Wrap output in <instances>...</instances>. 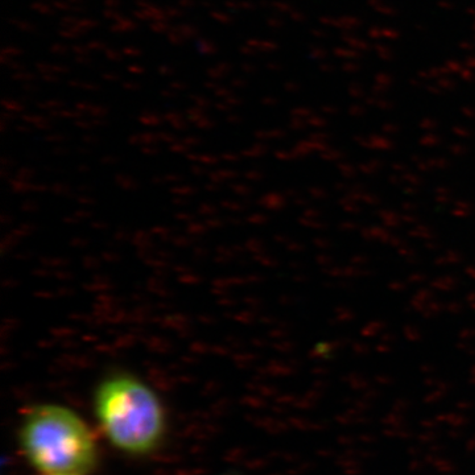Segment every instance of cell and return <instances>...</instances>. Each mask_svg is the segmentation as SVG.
<instances>
[{"label": "cell", "mask_w": 475, "mask_h": 475, "mask_svg": "<svg viewBox=\"0 0 475 475\" xmlns=\"http://www.w3.org/2000/svg\"><path fill=\"white\" fill-rule=\"evenodd\" d=\"M58 33H59V36L63 37V38H66V40H75V38L83 36V34H86L87 32H86L85 29H82L81 26L75 25V26H67V28H62V29H59Z\"/></svg>", "instance_id": "8"}, {"label": "cell", "mask_w": 475, "mask_h": 475, "mask_svg": "<svg viewBox=\"0 0 475 475\" xmlns=\"http://www.w3.org/2000/svg\"><path fill=\"white\" fill-rule=\"evenodd\" d=\"M166 38H168V41H169L170 44L176 45V46H178V45H184V42L186 41L184 37L181 36L180 32H178L174 26L173 28H170L169 32L166 33Z\"/></svg>", "instance_id": "14"}, {"label": "cell", "mask_w": 475, "mask_h": 475, "mask_svg": "<svg viewBox=\"0 0 475 475\" xmlns=\"http://www.w3.org/2000/svg\"><path fill=\"white\" fill-rule=\"evenodd\" d=\"M127 71L129 74H133V75H143L145 73V67L140 63H131L127 66Z\"/></svg>", "instance_id": "26"}, {"label": "cell", "mask_w": 475, "mask_h": 475, "mask_svg": "<svg viewBox=\"0 0 475 475\" xmlns=\"http://www.w3.org/2000/svg\"><path fill=\"white\" fill-rule=\"evenodd\" d=\"M273 7L277 8L280 12H285L289 9V5H288L287 3H280V1H277V3L273 4Z\"/></svg>", "instance_id": "43"}, {"label": "cell", "mask_w": 475, "mask_h": 475, "mask_svg": "<svg viewBox=\"0 0 475 475\" xmlns=\"http://www.w3.org/2000/svg\"><path fill=\"white\" fill-rule=\"evenodd\" d=\"M12 79L16 82H24V83H28V82H32L36 79V74L29 73V71H26L25 69H22V70L13 71V74H12Z\"/></svg>", "instance_id": "12"}, {"label": "cell", "mask_w": 475, "mask_h": 475, "mask_svg": "<svg viewBox=\"0 0 475 475\" xmlns=\"http://www.w3.org/2000/svg\"><path fill=\"white\" fill-rule=\"evenodd\" d=\"M79 21V18L75 17V16H65V17L61 18V25L63 28H67V26H75Z\"/></svg>", "instance_id": "27"}, {"label": "cell", "mask_w": 475, "mask_h": 475, "mask_svg": "<svg viewBox=\"0 0 475 475\" xmlns=\"http://www.w3.org/2000/svg\"><path fill=\"white\" fill-rule=\"evenodd\" d=\"M30 8H32L33 11H36L37 13H40V15L49 16V15H53V13L55 12L54 7H53L52 4L46 3L45 0H37V1L30 4Z\"/></svg>", "instance_id": "9"}, {"label": "cell", "mask_w": 475, "mask_h": 475, "mask_svg": "<svg viewBox=\"0 0 475 475\" xmlns=\"http://www.w3.org/2000/svg\"><path fill=\"white\" fill-rule=\"evenodd\" d=\"M157 73L162 75V77H170V75H173L176 73V70H174V67H172L168 63H162V65L157 67Z\"/></svg>", "instance_id": "24"}, {"label": "cell", "mask_w": 475, "mask_h": 475, "mask_svg": "<svg viewBox=\"0 0 475 475\" xmlns=\"http://www.w3.org/2000/svg\"><path fill=\"white\" fill-rule=\"evenodd\" d=\"M201 5H202L203 8H206V9H211V8H213V1H211V0H202V1H201Z\"/></svg>", "instance_id": "46"}, {"label": "cell", "mask_w": 475, "mask_h": 475, "mask_svg": "<svg viewBox=\"0 0 475 475\" xmlns=\"http://www.w3.org/2000/svg\"><path fill=\"white\" fill-rule=\"evenodd\" d=\"M123 87L127 90H139L140 88V83L135 81H125L123 82Z\"/></svg>", "instance_id": "40"}, {"label": "cell", "mask_w": 475, "mask_h": 475, "mask_svg": "<svg viewBox=\"0 0 475 475\" xmlns=\"http://www.w3.org/2000/svg\"><path fill=\"white\" fill-rule=\"evenodd\" d=\"M178 32L181 33V36L184 37L185 40H189V38H194V37L198 36L199 30L197 26L192 25V24H188V22H181L178 25L174 26Z\"/></svg>", "instance_id": "7"}, {"label": "cell", "mask_w": 475, "mask_h": 475, "mask_svg": "<svg viewBox=\"0 0 475 475\" xmlns=\"http://www.w3.org/2000/svg\"><path fill=\"white\" fill-rule=\"evenodd\" d=\"M106 8H119L122 5V0H103Z\"/></svg>", "instance_id": "41"}, {"label": "cell", "mask_w": 475, "mask_h": 475, "mask_svg": "<svg viewBox=\"0 0 475 475\" xmlns=\"http://www.w3.org/2000/svg\"><path fill=\"white\" fill-rule=\"evenodd\" d=\"M177 4L182 9H190L195 7V0H177Z\"/></svg>", "instance_id": "34"}, {"label": "cell", "mask_w": 475, "mask_h": 475, "mask_svg": "<svg viewBox=\"0 0 475 475\" xmlns=\"http://www.w3.org/2000/svg\"><path fill=\"white\" fill-rule=\"evenodd\" d=\"M232 71V65L229 62H218L215 66L207 69L206 74L207 77L214 81H219L222 78L227 77Z\"/></svg>", "instance_id": "4"}, {"label": "cell", "mask_w": 475, "mask_h": 475, "mask_svg": "<svg viewBox=\"0 0 475 475\" xmlns=\"http://www.w3.org/2000/svg\"><path fill=\"white\" fill-rule=\"evenodd\" d=\"M195 46H197V50L203 55H214L218 52L217 45L207 38H198L195 42Z\"/></svg>", "instance_id": "6"}, {"label": "cell", "mask_w": 475, "mask_h": 475, "mask_svg": "<svg viewBox=\"0 0 475 475\" xmlns=\"http://www.w3.org/2000/svg\"><path fill=\"white\" fill-rule=\"evenodd\" d=\"M69 85H70L71 87L85 88V90H99V86H98V83H91V82H83V81H79V79H73V81L69 82Z\"/></svg>", "instance_id": "17"}, {"label": "cell", "mask_w": 475, "mask_h": 475, "mask_svg": "<svg viewBox=\"0 0 475 475\" xmlns=\"http://www.w3.org/2000/svg\"><path fill=\"white\" fill-rule=\"evenodd\" d=\"M240 4V9H243V11H252L255 9V4L250 0H239Z\"/></svg>", "instance_id": "37"}, {"label": "cell", "mask_w": 475, "mask_h": 475, "mask_svg": "<svg viewBox=\"0 0 475 475\" xmlns=\"http://www.w3.org/2000/svg\"><path fill=\"white\" fill-rule=\"evenodd\" d=\"M277 48V45L272 41H260L258 50H263V52H272Z\"/></svg>", "instance_id": "28"}, {"label": "cell", "mask_w": 475, "mask_h": 475, "mask_svg": "<svg viewBox=\"0 0 475 475\" xmlns=\"http://www.w3.org/2000/svg\"><path fill=\"white\" fill-rule=\"evenodd\" d=\"M169 87L174 88V90H185L188 87V83L184 81H173L169 83Z\"/></svg>", "instance_id": "39"}, {"label": "cell", "mask_w": 475, "mask_h": 475, "mask_svg": "<svg viewBox=\"0 0 475 475\" xmlns=\"http://www.w3.org/2000/svg\"><path fill=\"white\" fill-rule=\"evenodd\" d=\"M170 28L172 26L169 24V20H156V21H151V24H149V29L153 33H168Z\"/></svg>", "instance_id": "11"}, {"label": "cell", "mask_w": 475, "mask_h": 475, "mask_svg": "<svg viewBox=\"0 0 475 475\" xmlns=\"http://www.w3.org/2000/svg\"><path fill=\"white\" fill-rule=\"evenodd\" d=\"M165 13L169 20L170 18H178L184 16V11H182V8L180 7H166Z\"/></svg>", "instance_id": "22"}, {"label": "cell", "mask_w": 475, "mask_h": 475, "mask_svg": "<svg viewBox=\"0 0 475 475\" xmlns=\"http://www.w3.org/2000/svg\"><path fill=\"white\" fill-rule=\"evenodd\" d=\"M122 53L123 55H125V57H132V58H135V57H140L141 55L140 49L136 48V46H133V45H127V46H124V48L122 49Z\"/></svg>", "instance_id": "21"}, {"label": "cell", "mask_w": 475, "mask_h": 475, "mask_svg": "<svg viewBox=\"0 0 475 475\" xmlns=\"http://www.w3.org/2000/svg\"><path fill=\"white\" fill-rule=\"evenodd\" d=\"M239 52L242 53V54H244V55H254V54H256V52H258V50L252 48V46H250V45L246 44V45H242V46H240Z\"/></svg>", "instance_id": "36"}, {"label": "cell", "mask_w": 475, "mask_h": 475, "mask_svg": "<svg viewBox=\"0 0 475 475\" xmlns=\"http://www.w3.org/2000/svg\"><path fill=\"white\" fill-rule=\"evenodd\" d=\"M67 52H69V48H67L65 44H62V42H55V44H53L52 46H50V53H53V54L62 55L66 54Z\"/></svg>", "instance_id": "23"}, {"label": "cell", "mask_w": 475, "mask_h": 475, "mask_svg": "<svg viewBox=\"0 0 475 475\" xmlns=\"http://www.w3.org/2000/svg\"><path fill=\"white\" fill-rule=\"evenodd\" d=\"M267 67H268V69H271V70H279V66H277L275 62H269L268 65H267Z\"/></svg>", "instance_id": "48"}, {"label": "cell", "mask_w": 475, "mask_h": 475, "mask_svg": "<svg viewBox=\"0 0 475 475\" xmlns=\"http://www.w3.org/2000/svg\"><path fill=\"white\" fill-rule=\"evenodd\" d=\"M219 83H218L217 81H214V79H210V81H207V82H205V87L206 88H215V90H217L218 87H219Z\"/></svg>", "instance_id": "45"}, {"label": "cell", "mask_w": 475, "mask_h": 475, "mask_svg": "<svg viewBox=\"0 0 475 475\" xmlns=\"http://www.w3.org/2000/svg\"><path fill=\"white\" fill-rule=\"evenodd\" d=\"M16 442L22 458L40 474L88 475L99 466L95 433L65 405L38 403L22 409Z\"/></svg>", "instance_id": "2"}, {"label": "cell", "mask_w": 475, "mask_h": 475, "mask_svg": "<svg viewBox=\"0 0 475 475\" xmlns=\"http://www.w3.org/2000/svg\"><path fill=\"white\" fill-rule=\"evenodd\" d=\"M9 24H12L13 26H16L17 29L22 30V32H26V33H34L37 30V26L34 25L33 22L28 21V20H20V18H9L8 20Z\"/></svg>", "instance_id": "10"}, {"label": "cell", "mask_w": 475, "mask_h": 475, "mask_svg": "<svg viewBox=\"0 0 475 475\" xmlns=\"http://www.w3.org/2000/svg\"><path fill=\"white\" fill-rule=\"evenodd\" d=\"M74 61L78 63V65H82V66H88V65H91L92 63V58L90 55H77Z\"/></svg>", "instance_id": "31"}, {"label": "cell", "mask_w": 475, "mask_h": 475, "mask_svg": "<svg viewBox=\"0 0 475 475\" xmlns=\"http://www.w3.org/2000/svg\"><path fill=\"white\" fill-rule=\"evenodd\" d=\"M41 78H42V81L46 82V83H57V82L59 81V75H57V74H53V73L42 74V75H41Z\"/></svg>", "instance_id": "32"}, {"label": "cell", "mask_w": 475, "mask_h": 475, "mask_svg": "<svg viewBox=\"0 0 475 475\" xmlns=\"http://www.w3.org/2000/svg\"><path fill=\"white\" fill-rule=\"evenodd\" d=\"M86 45L90 49V52H104L107 49L106 42L100 40H90Z\"/></svg>", "instance_id": "19"}, {"label": "cell", "mask_w": 475, "mask_h": 475, "mask_svg": "<svg viewBox=\"0 0 475 475\" xmlns=\"http://www.w3.org/2000/svg\"><path fill=\"white\" fill-rule=\"evenodd\" d=\"M36 70L42 75V74L53 73L57 75H62V74H67L70 71V67L65 66V65H59V63H49V62H37L36 63Z\"/></svg>", "instance_id": "5"}, {"label": "cell", "mask_w": 475, "mask_h": 475, "mask_svg": "<svg viewBox=\"0 0 475 475\" xmlns=\"http://www.w3.org/2000/svg\"><path fill=\"white\" fill-rule=\"evenodd\" d=\"M225 7H226V9H229L230 12L240 11L239 0H226Z\"/></svg>", "instance_id": "29"}, {"label": "cell", "mask_w": 475, "mask_h": 475, "mask_svg": "<svg viewBox=\"0 0 475 475\" xmlns=\"http://www.w3.org/2000/svg\"><path fill=\"white\" fill-rule=\"evenodd\" d=\"M103 16L107 18V20H110V21L114 22L122 17L123 13L119 11L118 8H106V9L103 11Z\"/></svg>", "instance_id": "20"}, {"label": "cell", "mask_w": 475, "mask_h": 475, "mask_svg": "<svg viewBox=\"0 0 475 475\" xmlns=\"http://www.w3.org/2000/svg\"><path fill=\"white\" fill-rule=\"evenodd\" d=\"M137 22L135 20L129 17H125L124 15L122 17L114 21L111 24L110 30L112 33H125V32H133L137 29Z\"/></svg>", "instance_id": "3"}, {"label": "cell", "mask_w": 475, "mask_h": 475, "mask_svg": "<svg viewBox=\"0 0 475 475\" xmlns=\"http://www.w3.org/2000/svg\"><path fill=\"white\" fill-rule=\"evenodd\" d=\"M215 94H217L218 96H230V94H231V91H230V88H227V87H225V86H219V87L217 88V90H215Z\"/></svg>", "instance_id": "42"}, {"label": "cell", "mask_w": 475, "mask_h": 475, "mask_svg": "<svg viewBox=\"0 0 475 475\" xmlns=\"http://www.w3.org/2000/svg\"><path fill=\"white\" fill-rule=\"evenodd\" d=\"M240 70L243 71L246 74H254L256 73V66H255L254 63L250 62H243L240 65Z\"/></svg>", "instance_id": "33"}, {"label": "cell", "mask_w": 475, "mask_h": 475, "mask_svg": "<svg viewBox=\"0 0 475 475\" xmlns=\"http://www.w3.org/2000/svg\"><path fill=\"white\" fill-rule=\"evenodd\" d=\"M69 1L73 4L74 7H81V5H83V1H85V0H69Z\"/></svg>", "instance_id": "47"}, {"label": "cell", "mask_w": 475, "mask_h": 475, "mask_svg": "<svg viewBox=\"0 0 475 475\" xmlns=\"http://www.w3.org/2000/svg\"><path fill=\"white\" fill-rule=\"evenodd\" d=\"M92 409L108 444L127 457L147 458L165 442V407L156 391L131 372L103 376L94 390Z\"/></svg>", "instance_id": "1"}, {"label": "cell", "mask_w": 475, "mask_h": 475, "mask_svg": "<svg viewBox=\"0 0 475 475\" xmlns=\"http://www.w3.org/2000/svg\"><path fill=\"white\" fill-rule=\"evenodd\" d=\"M102 78H103L106 82L120 81V75H119L118 73H115V71H106V73H102Z\"/></svg>", "instance_id": "30"}, {"label": "cell", "mask_w": 475, "mask_h": 475, "mask_svg": "<svg viewBox=\"0 0 475 475\" xmlns=\"http://www.w3.org/2000/svg\"><path fill=\"white\" fill-rule=\"evenodd\" d=\"M40 475H67V474H40Z\"/></svg>", "instance_id": "51"}, {"label": "cell", "mask_w": 475, "mask_h": 475, "mask_svg": "<svg viewBox=\"0 0 475 475\" xmlns=\"http://www.w3.org/2000/svg\"><path fill=\"white\" fill-rule=\"evenodd\" d=\"M230 85H231L232 87L240 88V87H244V86L247 85V81L246 79H243V78L235 77V78H232L231 81H230Z\"/></svg>", "instance_id": "35"}, {"label": "cell", "mask_w": 475, "mask_h": 475, "mask_svg": "<svg viewBox=\"0 0 475 475\" xmlns=\"http://www.w3.org/2000/svg\"><path fill=\"white\" fill-rule=\"evenodd\" d=\"M103 53L106 55V58L111 61V62H120L123 59V53L116 50V49L107 48Z\"/></svg>", "instance_id": "18"}, {"label": "cell", "mask_w": 475, "mask_h": 475, "mask_svg": "<svg viewBox=\"0 0 475 475\" xmlns=\"http://www.w3.org/2000/svg\"><path fill=\"white\" fill-rule=\"evenodd\" d=\"M71 52L75 55H88L90 54V49L87 48V45L74 44L71 46Z\"/></svg>", "instance_id": "25"}, {"label": "cell", "mask_w": 475, "mask_h": 475, "mask_svg": "<svg viewBox=\"0 0 475 475\" xmlns=\"http://www.w3.org/2000/svg\"><path fill=\"white\" fill-rule=\"evenodd\" d=\"M132 15H133V17L137 18L139 21H148L147 15H145V12H144L141 8H139V9H135V11L132 12Z\"/></svg>", "instance_id": "38"}, {"label": "cell", "mask_w": 475, "mask_h": 475, "mask_svg": "<svg viewBox=\"0 0 475 475\" xmlns=\"http://www.w3.org/2000/svg\"><path fill=\"white\" fill-rule=\"evenodd\" d=\"M21 54L22 49H20L18 46H15V45H7V46H4V48L1 49V55H4V57L16 58V57Z\"/></svg>", "instance_id": "15"}, {"label": "cell", "mask_w": 475, "mask_h": 475, "mask_svg": "<svg viewBox=\"0 0 475 475\" xmlns=\"http://www.w3.org/2000/svg\"><path fill=\"white\" fill-rule=\"evenodd\" d=\"M194 99L197 100L198 103H207V100L205 99V98H202V96H194Z\"/></svg>", "instance_id": "49"}, {"label": "cell", "mask_w": 475, "mask_h": 475, "mask_svg": "<svg viewBox=\"0 0 475 475\" xmlns=\"http://www.w3.org/2000/svg\"><path fill=\"white\" fill-rule=\"evenodd\" d=\"M211 18H214L215 21L221 22V24H225V25H229L232 22V17L225 11H219V9H213L210 12Z\"/></svg>", "instance_id": "13"}, {"label": "cell", "mask_w": 475, "mask_h": 475, "mask_svg": "<svg viewBox=\"0 0 475 475\" xmlns=\"http://www.w3.org/2000/svg\"><path fill=\"white\" fill-rule=\"evenodd\" d=\"M77 25L81 26L82 29H85L86 32H88V30L98 28V26H99V21H98V20H94V18H79Z\"/></svg>", "instance_id": "16"}, {"label": "cell", "mask_w": 475, "mask_h": 475, "mask_svg": "<svg viewBox=\"0 0 475 475\" xmlns=\"http://www.w3.org/2000/svg\"><path fill=\"white\" fill-rule=\"evenodd\" d=\"M267 24H268L269 26H272V28H276V26H280L281 25V20H279V18H268V21H267Z\"/></svg>", "instance_id": "44"}, {"label": "cell", "mask_w": 475, "mask_h": 475, "mask_svg": "<svg viewBox=\"0 0 475 475\" xmlns=\"http://www.w3.org/2000/svg\"><path fill=\"white\" fill-rule=\"evenodd\" d=\"M162 95H165V96H173V94H172V92H170V91H166V90H164V91H162Z\"/></svg>", "instance_id": "50"}]
</instances>
